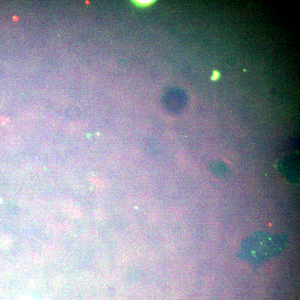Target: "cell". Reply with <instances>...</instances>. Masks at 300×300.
<instances>
[{"instance_id": "1", "label": "cell", "mask_w": 300, "mask_h": 300, "mask_svg": "<svg viewBox=\"0 0 300 300\" xmlns=\"http://www.w3.org/2000/svg\"><path fill=\"white\" fill-rule=\"evenodd\" d=\"M298 162L297 160L293 156H288L285 158L281 163V168L284 175L289 178V180L294 181V176H298Z\"/></svg>"}, {"instance_id": "2", "label": "cell", "mask_w": 300, "mask_h": 300, "mask_svg": "<svg viewBox=\"0 0 300 300\" xmlns=\"http://www.w3.org/2000/svg\"><path fill=\"white\" fill-rule=\"evenodd\" d=\"M219 73L217 72L216 74H213V76L212 77V80H215L216 79H217L219 78Z\"/></svg>"}]
</instances>
